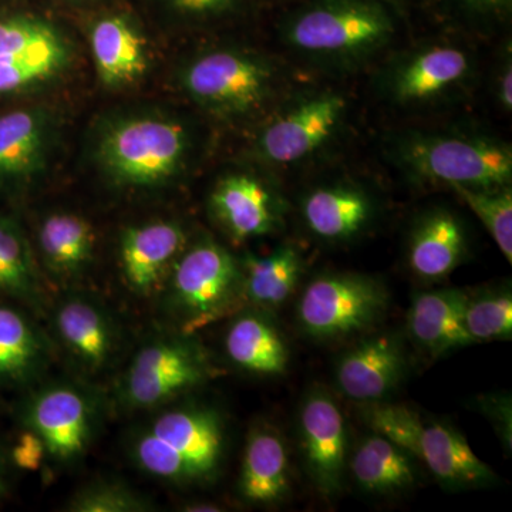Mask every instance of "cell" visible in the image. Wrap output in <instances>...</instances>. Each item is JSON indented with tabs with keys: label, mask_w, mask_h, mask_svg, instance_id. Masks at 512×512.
Here are the masks:
<instances>
[{
	"label": "cell",
	"mask_w": 512,
	"mask_h": 512,
	"mask_svg": "<svg viewBox=\"0 0 512 512\" xmlns=\"http://www.w3.org/2000/svg\"><path fill=\"white\" fill-rule=\"evenodd\" d=\"M77 512H137L150 510V504L126 485L100 483L83 488L70 501Z\"/></svg>",
	"instance_id": "obj_36"
},
{
	"label": "cell",
	"mask_w": 512,
	"mask_h": 512,
	"mask_svg": "<svg viewBox=\"0 0 512 512\" xmlns=\"http://www.w3.org/2000/svg\"><path fill=\"white\" fill-rule=\"evenodd\" d=\"M491 94L495 104L504 114L512 111V45L505 40L495 60L491 72Z\"/></svg>",
	"instance_id": "obj_37"
},
{
	"label": "cell",
	"mask_w": 512,
	"mask_h": 512,
	"mask_svg": "<svg viewBox=\"0 0 512 512\" xmlns=\"http://www.w3.org/2000/svg\"><path fill=\"white\" fill-rule=\"evenodd\" d=\"M478 59L453 40H429L392 53L377 69V96L394 109H437L463 100L476 87Z\"/></svg>",
	"instance_id": "obj_5"
},
{
	"label": "cell",
	"mask_w": 512,
	"mask_h": 512,
	"mask_svg": "<svg viewBox=\"0 0 512 512\" xmlns=\"http://www.w3.org/2000/svg\"><path fill=\"white\" fill-rule=\"evenodd\" d=\"M90 46L100 82L110 89L136 83L147 72L146 39L128 16L113 13L90 29Z\"/></svg>",
	"instance_id": "obj_18"
},
{
	"label": "cell",
	"mask_w": 512,
	"mask_h": 512,
	"mask_svg": "<svg viewBox=\"0 0 512 512\" xmlns=\"http://www.w3.org/2000/svg\"><path fill=\"white\" fill-rule=\"evenodd\" d=\"M94 239L92 224L73 212H53L39 229L43 261L60 278L83 272L93 256Z\"/></svg>",
	"instance_id": "obj_25"
},
{
	"label": "cell",
	"mask_w": 512,
	"mask_h": 512,
	"mask_svg": "<svg viewBox=\"0 0 512 512\" xmlns=\"http://www.w3.org/2000/svg\"><path fill=\"white\" fill-rule=\"evenodd\" d=\"M414 458L450 487L483 485L494 478L491 468L476 456L466 439L443 424L424 421Z\"/></svg>",
	"instance_id": "obj_21"
},
{
	"label": "cell",
	"mask_w": 512,
	"mask_h": 512,
	"mask_svg": "<svg viewBox=\"0 0 512 512\" xmlns=\"http://www.w3.org/2000/svg\"><path fill=\"white\" fill-rule=\"evenodd\" d=\"M46 353L35 326L15 309L0 306V380H28L43 366Z\"/></svg>",
	"instance_id": "obj_28"
},
{
	"label": "cell",
	"mask_w": 512,
	"mask_h": 512,
	"mask_svg": "<svg viewBox=\"0 0 512 512\" xmlns=\"http://www.w3.org/2000/svg\"><path fill=\"white\" fill-rule=\"evenodd\" d=\"M286 83L284 69L272 57L234 46L202 50L180 70L185 94L222 121L268 114L291 93Z\"/></svg>",
	"instance_id": "obj_3"
},
{
	"label": "cell",
	"mask_w": 512,
	"mask_h": 512,
	"mask_svg": "<svg viewBox=\"0 0 512 512\" xmlns=\"http://www.w3.org/2000/svg\"><path fill=\"white\" fill-rule=\"evenodd\" d=\"M386 308L387 293L375 279L326 274L306 286L298 303V319L312 338L332 340L369 329Z\"/></svg>",
	"instance_id": "obj_9"
},
{
	"label": "cell",
	"mask_w": 512,
	"mask_h": 512,
	"mask_svg": "<svg viewBox=\"0 0 512 512\" xmlns=\"http://www.w3.org/2000/svg\"><path fill=\"white\" fill-rule=\"evenodd\" d=\"M349 100L336 89L289 93L266 114L249 154L266 168L301 167L335 146L348 123Z\"/></svg>",
	"instance_id": "obj_6"
},
{
	"label": "cell",
	"mask_w": 512,
	"mask_h": 512,
	"mask_svg": "<svg viewBox=\"0 0 512 512\" xmlns=\"http://www.w3.org/2000/svg\"><path fill=\"white\" fill-rule=\"evenodd\" d=\"M167 276L168 301L187 330L227 312L242 291L241 264L211 238L185 247Z\"/></svg>",
	"instance_id": "obj_8"
},
{
	"label": "cell",
	"mask_w": 512,
	"mask_h": 512,
	"mask_svg": "<svg viewBox=\"0 0 512 512\" xmlns=\"http://www.w3.org/2000/svg\"><path fill=\"white\" fill-rule=\"evenodd\" d=\"M289 490L288 454L279 434L256 429L242 460L239 493L252 504L278 503Z\"/></svg>",
	"instance_id": "obj_23"
},
{
	"label": "cell",
	"mask_w": 512,
	"mask_h": 512,
	"mask_svg": "<svg viewBox=\"0 0 512 512\" xmlns=\"http://www.w3.org/2000/svg\"><path fill=\"white\" fill-rule=\"evenodd\" d=\"M46 447L43 440L30 430L20 436L18 444L13 448V461L16 466L26 471H36L42 466L43 458H45Z\"/></svg>",
	"instance_id": "obj_39"
},
{
	"label": "cell",
	"mask_w": 512,
	"mask_h": 512,
	"mask_svg": "<svg viewBox=\"0 0 512 512\" xmlns=\"http://www.w3.org/2000/svg\"><path fill=\"white\" fill-rule=\"evenodd\" d=\"M224 424L207 407H178L138 436L134 460L150 476L194 483L214 476L224 454Z\"/></svg>",
	"instance_id": "obj_7"
},
{
	"label": "cell",
	"mask_w": 512,
	"mask_h": 512,
	"mask_svg": "<svg viewBox=\"0 0 512 512\" xmlns=\"http://www.w3.org/2000/svg\"><path fill=\"white\" fill-rule=\"evenodd\" d=\"M67 42L47 20L33 16L0 19V56H19Z\"/></svg>",
	"instance_id": "obj_33"
},
{
	"label": "cell",
	"mask_w": 512,
	"mask_h": 512,
	"mask_svg": "<svg viewBox=\"0 0 512 512\" xmlns=\"http://www.w3.org/2000/svg\"><path fill=\"white\" fill-rule=\"evenodd\" d=\"M0 292L40 306L42 288L32 251L15 222L0 217Z\"/></svg>",
	"instance_id": "obj_29"
},
{
	"label": "cell",
	"mask_w": 512,
	"mask_h": 512,
	"mask_svg": "<svg viewBox=\"0 0 512 512\" xmlns=\"http://www.w3.org/2000/svg\"><path fill=\"white\" fill-rule=\"evenodd\" d=\"M390 2H393L394 5H397V3L412 2V0H390Z\"/></svg>",
	"instance_id": "obj_42"
},
{
	"label": "cell",
	"mask_w": 512,
	"mask_h": 512,
	"mask_svg": "<svg viewBox=\"0 0 512 512\" xmlns=\"http://www.w3.org/2000/svg\"><path fill=\"white\" fill-rule=\"evenodd\" d=\"M5 491V480H3L2 470H0V495Z\"/></svg>",
	"instance_id": "obj_41"
},
{
	"label": "cell",
	"mask_w": 512,
	"mask_h": 512,
	"mask_svg": "<svg viewBox=\"0 0 512 512\" xmlns=\"http://www.w3.org/2000/svg\"><path fill=\"white\" fill-rule=\"evenodd\" d=\"M210 211L229 237L247 241L281 227L284 201L262 175L231 171L221 175L212 187Z\"/></svg>",
	"instance_id": "obj_11"
},
{
	"label": "cell",
	"mask_w": 512,
	"mask_h": 512,
	"mask_svg": "<svg viewBox=\"0 0 512 512\" xmlns=\"http://www.w3.org/2000/svg\"><path fill=\"white\" fill-rule=\"evenodd\" d=\"M467 249V232L460 218L447 208H431L410 229L407 262L424 281H439L464 261Z\"/></svg>",
	"instance_id": "obj_16"
},
{
	"label": "cell",
	"mask_w": 512,
	"mask_h": 512,
	"mask_svg": "<svg viewBox=\"0 0 512 512\" xmlns=\"http://www.w3.org/2000/svg\"><path fill=\"white\" fill-rule=\"evenodd\" d=\"M376 210L375 197L349 178L315 185L301 200L303 224L313 237L326 242L359 237L375 220Z\"/></svg>",
	"instance_id": "obj_12"
},
{
	"label": "cell",
	"mask_w": 512,
	"mask_h": 512,
	"mask_svg": "<svg viewBox=\"0 0 512 512\" xmlns=\"http://www.w3.org/2000/svg\"><path fill=\"white\" fill-rule=\"evenodd\" d=\"M55 325L64 346L84 367L97 370L109 362L114 329L99 305L76 296L66 299L56 311Z\"/></svg>",
	"instance_id": "obj_22"
},
{
	"label": "cell",
	"mask_w": 512,
	"mask_h": 512,
	"mask_svg": "<svg viewBox=\"0 0 512 512\" xmlns=\"http://www.w3.org/2000/svg\"><path fill=\"white\" fill-rule=\"evenodd\" d=\"M390 0H301L282 16L279 40L325 73L349 74L380 59L399 35Z\"/></svg>",
	"instance_id": "obj_1"
},
{
	"label": "cell",
	"mask_w": 512,
	"mask_h": 512,
	"mask_svg": "<svg viewBox=\"0 0 512 512\" xmlns=\"http://www.w3.org/2000/svg\"><path fill=\"white\" fill-rule=\"evenodd\" d=\"M384 154L414 184L451 188L512 183L511 144L483 128H402L386 137Z\"/></svg>",
	"instance_id": "obj_2"
},
{
	"label": "cell",
	"mask_w": 512,
	"mask_h": 512,
	"mask_svg": "<svg viewBox=\"0 0 512 512\" xmlns=\"http://www.w3.org/2000/svg\"><path fill=\"white\" fill-rule=\"evenodd\" d=\"M457 197L466 202L468 208L483 222L488 234L503 252L505 259L512 262V188L508 185L494 187L450 188Z\"/></svg>",
	"instance_id": "obj_30"
},
{
	"label": "cell",
	"mask_w": 512,
	"mask_h": 512,
	"mask_svg": "<svg viewBox=\"0 0 512 512\" xmlns=\"http://www.w3.org/2000/svg\"><path fill=\"white\" fill-rule=\"evenodd\" d=\"M55 140L49 111L20 109L0 116V180H28L45 167Z\"/></svg>",
	"instance_id": "obj_19"
},
{
	"label": "cell",
	"mask_w": 512,
	"mask_h": 512,
	"mask_svg": "<svg viewBox=\"0 0 512 512\" xmlns=\"http://www.w3.org/2000/svg\"><path fill=\"white\" fill-rule=\"evenodd\" d=\"M303 259L293 245L269 255H249L241 262L242 292L261 308H278L292 295L301 278Z\"/></svg>",
	"instance_id": "obj_26"
},
{
	"label": "cell",
	"mask_w": 512,
	"mask_h": 512,
	"mask_svg": "<svg viewBox=\"0 0 512 512\" xmlns=\"http://www.w3.org/2000/svg\"><path fill=\"white\" fill-rule=\"evenodd\" d=\"M412 458L403 448L375 433L356 448L350 470L367 493L393 494L414 485Z\"/></svg>",
	"instance_id": "obj_27"
},
{
	"label": "cell",
	"mask_w": 512,
	"mask_h": 512,
	"mask_svg": "<svg viewBox=\"0 0 512 512\" xmlns=\"http://www.w3.org/2000/svg\"><path fill=\"white\" fill-rule=\"evenodd\" d=\"M194 153V134L170 114L113 117L97 131L94 157L114 184L153 188L184 173Z\"/></svg>",
	"instance_id": "obj_4"
},
{
	"label": "cell",
	"mask_w": 512,
	"mask_h": 512,
	"mask_svg": "<svg viewBox=\"0 0 512 512\" xmlns=\"http://www.w3.org/2000/svg\"><path fill=\"white\" fill-rule=\"evenodd\" d=\"M302 451L306 468L323 494H333L342 484L346 464V424L338 404L326 393H313L303 403Z\"/></svg>",
	"instance_id": "obj_13"
},
{
	"label": "cell",
	"mask_w": 512,
	"mask_h": 512,
	"mask_svg": "<svg viewBox=\"0 0 512 512\" xmlns=\"http://www.w3.org/2000/svg\"><path fill=\"white\" fill-rule=\"evenodd\" d=\"M464 326L474 342L510 339L512 298L510 292L485 293L470 298L464 309Z\"/></svg>",
	"instance_id": "obj_32"
},
{
	"label": "cell",
	"mask_w": 512,
	"mask_h": 512,
	"mask_svg": "<svg viewBox=\"0 0 512 512\" xmlns=\"http://www.w3.org/2000/svg\"><path fill=\"white\" fill-rule=\"evenodd\" d=\"M404 357L392 335L363 340L340 359L339 389L357 402H377L387 396L403 375Z\"/></svg>",
	"instance_id": "obj_17"
},
{
	"label": "cell",
	"mask_w": 512,
	"mask_h": 512,
	"mask_svg": "<svg viewBox=\"0 0 512 512\" xmlns=\"http://www.w3.org/2000/svg\"><path fill=\"white\" fill-rule=\"evenodd\" d=\"M30 429L43 440L46 453L72 461L86 451L92 431V409L79 390L56 386L37 394L29 407Z\"/></svg>",
	"instance_id": "obj_14"
},
{
	"label": "cell",
	"mask_w": 512,
	"mask_h": 512,
	"mask_svg": "<svg viewBox=\"0 0 512 512\" xmlns=\"http://www.w3.org/2000/svg\"><path fill=\"white\" fill-rule=\"evenodd\" d=\"M365 416L373 433L416 456L424 420L414 410L396 404H370Z\"/></svg>",
	"instance_id": "obj_34"
},
{
	"label": "cell",
	"mask_w": 512,
	"mask_h": 512,
	"mask_svg": "<svg viewBox=\"0 0 512 512\" xmlns=\"http://www.w3.org/2000/svg\"><path fill=\"white\" fill-rule=\"evenodd\" d=\"M468 295L458 289L420 293L409 311V330L413 339L431 356L473 345L464 326Z\"/></svg>",
	"instance_id": "obj_20"
},
{
	"label": "cell",
	"mask_w": 512,
	"mask_h": 512,
	"mask_svg": "<svg viewBox=\"0 0 512 512\" xmlns=\"http://www.w3.org/2000/svg\"><path fill=\"white\" fill-rule=\"evenodd\" d=\"M225 350L235 365L255 375H282L288 366L285 340L275 326L254 313L232 322L225 336Z\"/></svg>",
	"instance_id": "obj_24"
},
{
	"label": "cell",
	"mask_w": 512,
	"mask_h": 512,
	"mask_svg": "<svg viewBox=\"0 0 512 512\" xmlns=\"http://www.w3.org/2000/svg\"><path fill=\"white\" fill-rule=\"evenodd\" d=\"M448 18L473 32L493 35L510 25L512 0H439Z\"/></svg>",
	"instance_id": "obj_35"
},
{
	"label": "cell",
	"mask_w": 512,
	"mask_h": 512,
	"mask_svg": "<svg viewBox=\"0 0 512 512\" xmlns=\"http://www.w3.org/2000/svg\"><path fill=\"white\" fill-rule=\"evenodd\" d=\"M210 375L207 357L181 338L154 340L134 356L121 384L128 407L151 409L198 386Z\"/></svg>",
	"instance_id": "obj_10"
},
{
	"label": "cell",
	"mask_w": 512,
	"mask_h": 512,
	"mask_svg": "<svg viewBox=\"0 0 512 512\" xmlns=\"http://www.w3.org/2000/svg\"><path fill=\"white\" fill-rule=\"evenodd\" d=\"M187 244L184 228L175 221H153L124 229L120 262L124 279L140 295L153 292L170 272Z\"/></svg>",
	"instance_id": "obj_15"
},
{
	"label": "cell",
	"mask_w": 512,
	"mask_h": 512,
	"mask_svg": "<svg viewBox=\"0 0 512 512\" xmlns=\"http://www.w3.org/2000/svg\"><path fill=\"white\" fill-rule=\"evenodd\" d=\"M72 59L69 42L19 56H0V94L19 92L53 79Z\"/></svg>",
	"instance_id": "obj_31"
},
{
	"label": "cell",
	"mask_w": 512,
	"mask_h": 512,
	"mask_svg": "<svg viewBox=\"0 0 512 512\" xmlns=\"http://www.w3.org/2000/svg\"><path fill=\"white\" fill-rule=\"evenodd\" d=\"M174 10L197 20L221 19L234 15L242 0H165Z\"/></svg>",
	"instance_id": "obj_38"
},
{
	"label": "cell",
	"mask_w": 512,
	"mask_h": 512,
	"mask_svg": "<svg viewBox=\"0 0 512 512\" xmlns=\"http://www.w3.org/2000/svg\"><path fill=\"white\" fill-rule=\"evenodd\" d=\"M187 511H220L221 508L218 507V505L214 504H192L187 505V508H185Z\"/></svg>",
	"instance_id": "obj_40"
}]
</instances>
